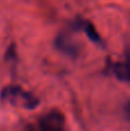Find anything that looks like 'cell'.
I'll return each mask as SVG.
<instances>
[{
    "label": "cell",
    "instance_id": "cell-1",
    "mask_svg": "<svg viewBox=\"0 0 130 131\" xmlns=\"http://www.w3.org/2000/svg\"><path fill=\"white\" fill-rule=\"evenodd\" d=\"M2 102H9L13 106H20L25 109H35L39 104V100L32 93L27 92L20 86L10 85L5 88L0 93Z\"/></svg>",
    "mask_w": 130,
    "mask_h": 131
},
{
    "label": "cell",
    "instance_id": "cell-2",
    "mask_svg": "<svg viewBox=\"0 0 130 131\" xmlns=\"http://www.w3.org/2000/svg\"><path fill=\"white\" fill-rule=\"evenodd\" d=\"M40 131H66L64 117L59 112L45 114L39 121Z\"/></svg>",
    "mask_w": 130,
    "mask_h": 131
},
{
    "label": "cell",
    "instance_id": "cell-3",
    "mask_svg": "<svg viewBox=\"0 0 130 131\" xmlns=\"http://www.w3.org/2000/svg\"><path fill=\"white\" fill-rule=\"evenodd\" d=\"M113 71L120 81L130 82V58L123 62L115 63L113 67Z\"/></svg>",
    "mask_w": 130,
    "mask_h": 131
},
{
    "label": "cell",
    "instance_id": "cell-4",
    "mask_svg": "<svg viewBox=\"0 0 130 131\" xmlns=\"http://www.w3.org/2000/svg\"><path fill=\"white\" fill-rule=\"evenodd\" d=\"M85 31H86L88 36L90 37V39H91V40H93V41H99V40H100V38H99V35L97 34L96 29H94V28L92 27L90 23H86Z\"/></svg>",
    "mask_w": 130,
    "mask_h": 131
}]
</instances>
